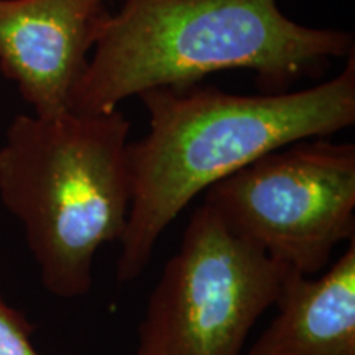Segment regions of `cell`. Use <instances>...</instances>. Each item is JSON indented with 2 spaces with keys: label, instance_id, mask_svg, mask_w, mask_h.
Masks as SVG:
<instances>
[{
  "label": "cell",
  "instance_id": "6da1fadb",
  "mask_svg": "<svg viewBox=\"0 0 355 355\" xmlns=\"http://www.w3.org/2000/svg\"><path fill=\"white\" fill-rule=\"evenodd\" d=\"M139 97L148 132L130 141L132 206L115 268L119 283L148 266L162 234L198 194L273 150L355 123V51L329 81L279 94L166 86Z\"/></svg>",
  "mask_w": 355,
  "mask_h": 355
},
{
  "label": "cell",
  "instance_id": "7a4b0ae2",
  "mask_svg": "<svg viewBox=\"0 0 355 355\" xmlns=\"http://www.w3.org/2000/svg\"><path fill=\"white\" fill-rule=\"evenodd\" d=\"M355 51L354 35L296 24L277 0H123L110 13L69 110L109 112L153 87L247 69L261 94L288 92Z\"/></svg>",
  "mask_w": 355,
  "mask_h": 355
},
{
  "label": "cell",
  "instance_id": "3957f363",
  "mask_svg": "<svg viewBox=\"0 0 355 355\" xmlns=\"http://www.w3.org/2000/svg\"><path fill=\"white\" fill-rule=\"evenodd\" d=\"M130 121L121 109L19 114L0 145V201L24 227L44 290L92 288L97 252L121 242L132 206Z\"/></svg>",
  "mask_w": 355,
  "mask_h": 355
},
{
  "label": "cell",
  "instance_id": "277c9868",
  "mask_svg": "<svg viewBox=\"0 0 355 355\" xmlns=\"http://www.w3.org/2000/svg\"><path fill=\"white\" fill-rule=\"evenodd\" d=\"M288 272L201 204L150 295L133 355H243Z\"/></svg>",
  "mask_w": 355,
  "mask_h": 355
},
{
  "label": "cell",
  "instance_id": "5b68a950",
  "mask_svg": "<svg viewBox=\"0 0 355 355\" xmlns=\"http://www.w3.org/2000/svg\"><path fill=\"white\" fill-rule=\"evenodd\" d=\"M204 204L237 237L314 277L355 237V145L319 137L273 150L212 184Z\"/></svg>",
  "mask_w": 355,
  "mask_h": 355
},
{
  "label": "cell",
  "instance_id": "8992f818",
  "mask_svg": "<svg viewBox=\"0 0 355 355\" xmlns=\"http://www.w3.org/2000/svg\"><path fill=\"white\" fill-rule=\"evenodd\" d=\"M109 0H0V71L37 115L69 110Z\"/></svg>",
  "mask_w": 355,
  "mask_h": 355
},
{
  "label": "cell",
  "instance_id": "52a82bcc",
  "mask_svg": "<svg viewBox=\"0 0 355 355\" xmlns=\"http://www.w3.org/2000/svg\"><path fill=\"white\" fill-rule=\"evenodd\" d=\"M275 308L243 355H355V237L321 277L290 270Z\"/></svg>",
  "mask_w": 355,
  "mask_h": 355
},
{
  "label": "cell",
  "instance_id": "ba28073f",
  "mask_svg": "<svg viewBox=\"0 0 355 355\" xmlns=\"http://www.w3.org/2000/svg\"><path fill=\"white\" fill-rule=\"evenodd\" d=\"M33 326L0 293V355H42L33 344Z\"/></svg>",
  "mask_w": 355,
  "mask_h": 355
}]
</instances>
